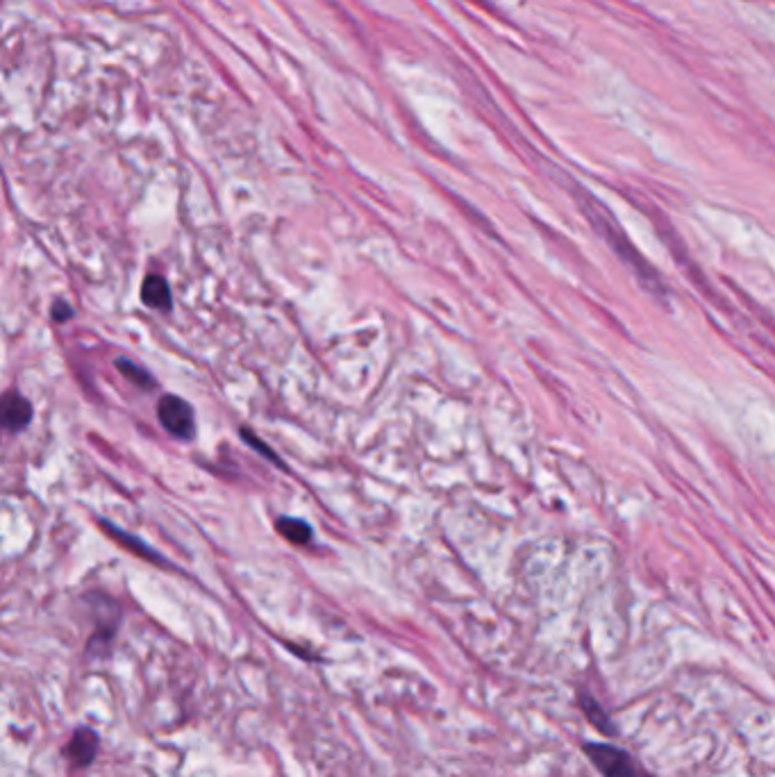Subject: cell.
<instances>
[{
    "label": "cell",
    "instance_id": "30bf717a",
    "mask_svg": "<svg viewBox=\"0 0 775 777\" xmlns=\"http://www.w3.org/2000/svg\"><path fill=\"white\" fill-rule=\"evenodd\" d=\"M241 437H244V439L248 441V444H250V448H255V450H260V453H262V455H266V457H271V459H273V462H275V464H278V462H280V459H278V455H273V453H271V450H269V448H264V446H262V441H260V439H255V437H253V434H250V432H246V430H244V432H241Z\"/></svg>",
    "mask_w": 775,
    "mask_h": 777
},
{
    "label": "cell",
    "instance_id": "9c48e42d",
    "mask_svg": "<svg viewBox=\"0 0 775 777\" xmlns=\"http://www.w3.org/2000/svg\"><path fill=\"white\" fill-rule=\"evenodd\" d=\"M116 369L121 371V375L125 380H130L132 384H137V387H153V378L146 371H141L137 364L132 362H125V359H119L116 362Z\"/></svg>",
    "mask_w": 775,
    "mask_h": 777
},
{
    "label": "cell",
    "instance_id": "6da1fadb",
    "mask_svg": "<svg viewBox=\"0 0 775 777\" xmlns=\"http://www.w3.org/2000/svg\"><path fill=\"white\" fill-rule=\"evenodd\" d=\"M582 750L603 777H650L628 750L616 748L612 743L587 741Z\"/></svg>",
    "mask_w": 775,
    "mask_h": 777
},
{
    "label": "cell",
    "instance_id": "3957f363",
    "mask_svg": "<svg viewBox=\"0 0 775 777\" xmlns=\"http://www.w3.org/2000/svg\"><path fill=\"white\" fill-rule=\"evenodd\" d=\"M32 419V405L21 394H7L0 400V428L7 432H19Z\"/></svg>",
    "mask_w": 775,
    "mask_h": 777
},
{
    "label": "cell",
    "instance_id": "ba28073f",
    "mask_svg": "<svg viewBox=\"0 0 775 777\" xmlns=\"http://www.w3.org/2000/svg\"><path fill=\"white\" fill-rule=\"evenodd\" d=\"M103 525H105V530L110 532V537H114L116 541L123 543L125 548H132L137 555L153 559V562H162V557H160V555H155V550H153V548H148L144 541H139L137 537H132V534H128V532H121L119 528H116V525H110V523H103Z\"/></svg>",
    "mask_w": 775,
    "mask_h": 777
},
{
    "label": "cell",
    "instance_id": "8992f818",
    "mask_svg": "<svg viewBox=\"0 0 775 777\" xmlns=\"http://www.w3.org/2000/svg\"><path fill=\"white\" fill-rule=\"evenodd\" d=\"M580 707H582V712H585V716L589 718V723L596 725V730L600 734H605V737H616V734H619V730L614 728V721L610 716H607V712L603 707H600V703L594 696L580 693Z\"/></svg>",
    "mask_w": 775,
    "mask_h": 777
},
{
    "label": "cell",
    "instance_id": "7a4b0ae2",
    "mask_svg": "<svg viewBox=\"0 0 775 777\" xmlns=\"http://www.w3.org/2000/svg\"><path fill=\"white\" fill-rule=\"evenodd\" d=\"M157 416H160V423L166 428V432H171L173 437L178 439H191L196 430V421H194V409H191L189 403L178 398V396H164L160 400V407H157Z\"/></svg>",
    "mask_w": 775,
    "mask_h": 777
},
{
    "label": "cell",
    "instance_id": "52a82bcc",
    "mask_svg": "<svg viewBox=\"0 0 775 777\" xmlns=\"http://www.w3.org/2000/svg\"><path fill=\"white\" fill-rule=\"evenodd\" d=\"M275 528L291 543H307L312 539V528L305 521H300V518L285 516L275 523Z\"/></svg>",
    "mask_w": 775,
    "mask_h": 777
},
{
    "label": "cell",
    "instance_id": "277c9868",
    "mask_svg": "<svg viewBox=\"0 0 775 777\" xmlns=\"http://www.w3.org/2000/svg\"><path fill=\"white\" fill-rule=\"evenodd\" d=\"M96 753H98L96 732L89 730V728L75 730V734L69 741V746H66V755H69L71 762L78 768H85L94 762Z\"/></svg>",
    "mask_w": 775,
    "mask_h": 777
},
{
    "label": "cell",
    "instance_id": "8fae6325",
    "mask_svg": "<svg viewBox=\"0 0 775 777\" xmlns=\"http://www.w3.org/2000/svg\"><path fill=\"white\" fill-rule=\"evenodd\" d=\"M73 316V309L69 303H64V300H57V303L53 305V319L55 321H69Z\"/></svg>",
    "mask_w": 775,
    "mask_h": 777
},
{
    "label": "cell",
    "instance_id": "5b68a950",
    "mask_svg": "<svg viewBox=\"0 0 775 777\" xmlns=\"http://www.w3.org/2000/svg\"><path fill=\"white\" fill-rule=\"evenodd\" d=\"M141 298L153 309H171V289L162 275H148L141 284Z\"/></svg>",
    "mask_w": 775,
    "mask_h": 777
}]
</instances>
